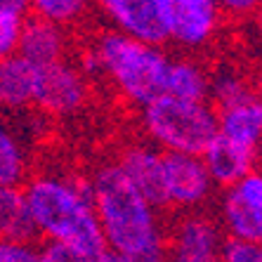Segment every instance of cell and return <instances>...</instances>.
I'll return each instance as SVG.
<instances>
[{"mask_svg": "<svg viewBox=\"0 0 262 262\" xmlns=\"http://www.w3.org/2000/svg\"><path fill=\"white\" fill-rule=\"evenodd\" d=\"M260 262H262V255H260Z\"/></svg>", "mask_w": 262, "mask_h": 262, "instance_id": "4dcf8cb0", "label": "cell"}, {"mask_svg": "<svg viewBox=\"0 0 262 262\" xmlns=\"http://www.w3.org/2000/svg\"><path fill=\"white\" fill-rule=\"evenodd\" d=\"M140 123L146 140L161 151L196 154L217 137V111L208 99H180L159 95L142 106Z\"/></svg>", "mask_w": 262, "mask_h": 262, "instance_id": "277c9868", "label": "cell"}, {"mask_svg": "<svg viewBox=\"0 0 262 262\" xmlns=\"http://www.w3.org/2000/svg\"><path fill=\"white\" fill-rule=\"evenodd\" d=\"M241 203H246L248 208L262 213V168H253L246 172L238 182H234L232 187H227Z\"/></svg>", "mask_w": 262, "mask_h": 262, "instance_id": "44dd1931", "label": "cell"}, {"mask_svg": "<svg viewBox=\"0 0 262 262\" xmlns=\"http://www.w3.org/2000/svg\"><path fill=\"white\" fill-rule=\"evenodd\" d=\"M215 102V109L229 106V104H238L246 99L257 97L253 78H248L246 73L236 71L232 67L220 69L217 73L210 76V92H208Z\"/></svg>", "mask_w": 262, "mask_h": 262, "instance_id": "d6986e66", "label": "cell"}, {"mask_svg": "<svg viewBox=\"0 0 262 262\" xmlns=\"http://www.w3.org/2000/svg\"><path fill=\"white\" fill-rule=\"evenodd\" d=\"M225 234L217 220L201 210H189L168 234V262H220Z\"/></svg>", "mask_w": 262, "mask_h": 262, "instance_id": "ba28073f", "label": "cell"}, {"mask_svg": "<svg viewBox=\"0 0 262 262\" xmlns=\"http://www.w3.org/2000/svg\"><path fill=\"white\" fill-rule=\"evenodd\" d=\"M90 5L92 0H29V7L36 17L50 19L64 29L80 24L90 12Z\"/></svg>", "mask_w": 262, "mask_h": 262, "instance_id": "ffe728a7", "label": "cell"}, {"mask_svg": "<svg viewBox=\"0 0 262 262\" xmlns=\"http://www.w3.org/2000/svg\"><path fill=\"white\" fill-rule=\"evenodd\" d=\"M215 182L210 180L206 163L196 154L163 151V191L165 208L175 210H201L210 196Z\"/></svg>", "mask_w": 262, "mask_h": 262, "instance_id": "8992f818", "label": "cell"}, {"mask_svg": "<svg viewBox=\"0 0 262 262\" xmlns=\"http://www.w3.org/2000/svg\"><path fill=\"white\" fill-rule=\"evenodd\" d=\"M201 159H203V163H206L208 172H210V180L227 189V187H232L234 182H238L248 170L255 168L260 154L248 149V146H241V144H236V142L227 140L222 135H217V137L206 146V151L201 154Z\"/></svg>", "mask_w": 262, "mask_h": 262, "instance_id": "4fadbf2b", "label": "cell"}, {"mask_svg": "<svg viewBox=\"0 0 262 262\" xmlns=\"http://www.w3.org/2000/svg\"><path fill=\"white\" fill-rule=\"evenodd\" d=\"M29 10H31L29 0H0V14H3V17L24 19Z\"/></svg>", "mask_w": 262, "mask_h": 262, "instance_id": "4316f807", "label": "cell"}, {"mask_svg": "<svg viewBox=\"0 0 262 262\" xmlns=\"http://www.w3.org/2000/svg\"><path fill=\"white\" fill-rule=\"evenodd\" d=\"M248 21H250V29H253V33H255V36L262 40V3L255 7V12L248 17Z\"/></svg>", "mask_w": 262, "mask_h": 262, "instance_id": "83f0119b", "label": "cell"}, {"mask_svg": "<svg viewBox=\"0 0 262 262\" xmlns=\"http://www.w3.org/2000/svg\"><path fill=\"white\" fill-rule=\"evenodd\" d=\"M92 262H133V260L118 255V253H114V250H104V253H99V255L95 257Z\"/></svg>", "mask_w": 262, "mask_h": 262, "instance_id": "f1b7e54d", "label": "cell"}, {"mask_svg": "<svg viewBox=\"0 0 262 262\" xmlns=\"http://www.w3.org/2000/svg\"><path fill=\"white\" fill-rule=\"evenodd\" d=\"M215 220L227 238H238V241L262 246V213L241 203L229 189L220 199Z\"/></svg>", "mask_w": 262, "mask_h": 262, "instance_id": "9a60e30c", "label": "cell"}, {"mask_svg": "<svg viewBox=\"0 0 262 262\" xmlns=\"http://www.w3.org/2000/svg\"><path fill=\"white\" fill-rule=\"evenodd\" d=\"M88 182L106 250L133 262H168V234L159 208L123 175L116 161L102 163Z\"/></svg>", "mask_w": 262, "mask_h": 262, "instance_id": "6da1fadb", "label": "cell"}, {"mask_svg": "<svg viewBox=\"0 0 262 262\" xmlns=\"http://www.w3.org/2000/svg\"><path fill=\"white\" fill-rule=\"evenodd\" d=\"M170 55L163 45H154L125 36L116 29L102 31L80 59V71L104 76L111 88L133 106H144L163 95Z\"/></svg>", "mask_w": 262, "mask_h": 262, "instance_id": "3957f363", "label": "cell"}, {"mask_svg": "<svg viewBox=\"0 0 262 262\" xmlns=\"http://www.w3.org/2000/svg\"><path fill=\"white\" fill-rule=\"evenodd\" d=\"M24 19L3 17L0 14V59H7L19 52V38H21Z\"/></svg>", "mask_w": 262, "mask_h": 262, "instance_id": "cb8c5ba5", "label": "cell"}, {"mask_svg": "<svg viewBox=\"0 0 262 262\" xmlns=\"http://www.w3.org/2000/svg\"><path fill=\"white\" fill-rule=\"evenodd\" d=\"M168 43L187 52H201L217 40L225 14L217 0H159Z\"/></svg>", "mask_w": 262, "mask_h": 262, "instance_id": "5b68a950", "label": "cell"}, {"mask_svg": "<svg viewBox=\"0 0 262 262\" xmlns=\"http://www.w3.org/2000/svg\"><path fill=\"white\" fill-rule=\"evenodd\" d=\"M0 262H45L43 248L24 238H0Z\"/></svg>", "mask_w": 262, "mask_h": 262, "instance_id": "7402d4cb", "label": "cell"}, {"mask_svg": "<svg viewBox=\"0 0 262 262\" xmlns=\"http://www.w3.org/2000/svg\"><path fill=\"white\" fill-rule=\"evenodd\" d=\"M116 165L130 182L156 208H165L163 191V151L151 142H133L123 146Z\"/></svg>", "mask_w": 262, "mask_h": 262, "instance_id": "30bf717a", "label": "cell"}, {"mask_svg": "<svg viewBox=\"0 0 262 262\" xmlns=\"http://www.w3.org/2000/svg\"><path fill=\"white\" fill-rule=\"evenodd\" d=\"M69 33L64 26L50 21L43 17H33L21 24V38H19V55L26 57L33 64H55L67 59L69 52Z\"/></svg>", "mask_w": 262, "mask_h": 262, "instance_id": "7c38bea8", "label": "cell"}, {"mask_svg": "<svg viewBox=\"0 0 262 262\" xmlns=\"http://www.w3.org/2000/svg\"><path fill=\"white\" fill-rule=\"evenodd\" d=\"M24 199L36 234L48 244H61L88 257L106 250L88 180L67 172H38L24 182Z\"/></svg>", "mask_w": 262, "mask_h": 262, "instance_id": "7a4b0ae2", "label": "cell"}, {"mask_svg": "<svg viewBox=\"0 0 262 262\" xmlns=\"http://www.w3.org/2000/svg\"><path fill=\"white\" fill-rule=\"evenodd\" d=\"M260 109H262V99H260Z\"/></svg>", "mask_w": 262, "mask_h": 262, "instance_id": "f546056e", "label": "cell"}, {"mask_svg": "<svg viewBox=\"0 0 262 262\" xmlns=\"http://www.w3.org/2000/svg\"><path fill=\"white\" fill-rule=\"evenodd\" d=\"M90 85L80 67L61 59L55 64H38V85L33 106L45 116H73L88 104Z\"/></svg>", "mask_w": 262, "mask_h": 262, "instance_id": "52a82bcc", "label": "cell"}, {"mask_svg": "<svg viewBox=\"0 0 262 262\" xmlns=\"http://www.w3.org/2000/svg\"><path fill=\"white\" fill-rule=\"evenodd\" d=\"M111 29L154 45L168 43L159 0H92Z\"/></svg>", "mask_w": 262, "mask_h": 262, "instance_id": "9c48e42d", "label": "cell"}, {"mask_svg": "<svg viewBox=\"0 0 262 262\" xmlns=\"http://www.w3.org/2000/svg\"><path fill=\"white\" fill-rule=\"evenodd\" d=\"M38 85V64L17 55L0 59V111L21 114L33 109Z\"/></svg>", "mask_w": 262, "mask_h": 262, "instance_id": "8fae6325", "label": "cell"}, {"mask_svg": "<svg viewBox=\"0 0 262 262\" xmlns=\"http://www.w3.org/2000/svg\"><path fill=\"white\" fill-rule=\"evenodd\" d=\"M262 246L250 244V241H238V238H227L220 248V262H260Z\"/></svg>", "mask_w": 262, "mask_h": 262, "instance_id": "603a6c76", "label": "cell"}, {"mask_svg": "<svg viewBox=\"0 0 262 262\" xmlns=\"http://www.w3.org/2000/svg\"><path fill=\"white\" fill-rule=\"evenodd\" d=\"M36 234L29 206L21 187L0 184V238H24L31 241Z\"/></svg>", "mask_w": 262, "mask_h": 262, "instance_id": "ac0fdd59", "label": "cell"}, {"mask_svg": "<svg viewBox=\"0 0 262 262\" xmlns=\"http://www.w3.org/2000/svg\"><path fill=\"white\" fill-rule=\"evenodd\" d=\"M43 260L45 262H92L95 257L80 255L76 250L67 248L61 244H48V248H43Z\"/></svg>", "mask_w": 262, "mask_h": 262, "instance_id": "484cf974", "label": "cell"}, {"mask_svg": "<svg viewBox=\"0 0 262 262\" xmlns=\"http://www.w3.org/2000/svg\"><path fill=\"white\" fill-rule=\"evenodd\" d=\"M217 111V135L248 146L260 154L262 149V109L260 97L246 99L238 104H229Z\"/></svg>", "mask_w": 262, "mask_h": 262, "instance_id": "5bb4252c", "label": "cell"}, {"mask_svg": "<svg viewBox=\"0 0 262 262\" xmlns=\"http://www.w3.org/2000/svg\"><path fill=\"white\" fill-rule=\"evenodd\" d=\"M262 0H217L222 14L229 19H248L250 14L255 12V7L260 5Z\"/></svg>", "mask_w": 262, "mask_h": 262, "instance_id": "d4e9b609", "label": "cell"}, {"mask_svg": "<svg viewBox=\"0 0 262 262\" xmlns=\"http://www.w3.org/2000/svg\"><path fill=\"white\" fill-rule=\"evenodd\" d=\"M208 92H210V73L201 61L191 57H170L163 95L180 99H208Z\"/></svg>", "mask_w": 262, "mask_h": 262, "instance_id": "2e32d148", "label": "cell"}, {"mask_svg": "<svg viewBox=\"0 0 262 262\" xmlns=\"http://www.w3.org/2000/svg\"><path fill=\"white\" fill-rule=\"evenodd\" d=\"M31 156L24 137L0 118V184L21 187L29 180Z\"/></svg>", "mask_w": 262, "mask_h": 262, "instance_id": "e0dca14e", "label": "cell"}]
</instances>
